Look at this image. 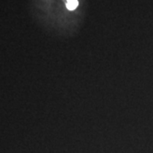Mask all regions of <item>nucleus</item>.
I'll return each instance as SVG.
<instances>
[{"instance_id":"1","label":"nucleus","mask_w":153,"mask_h":153,"mask_svg":"<svg viewBox=\"0 0 153 153\" xmlns=\"http://www.w3.org/2000/svg\"><path fill=\"white\" fill-rule=\"evenodd\" d=\"M77 6H78L77 0H67L66 2V8L69 10H74Z\"/></svg>"}]
</instances>
